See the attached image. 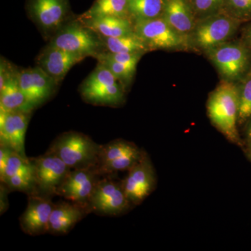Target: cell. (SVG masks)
I'll return each instance as SVG.
<instances>
[{
  "mask_svg": "<svg viewBox=\"0 0 251 251\" xmlns=\"http://www.w3.org/2000/svg\"><path fill=\"white\" fill-rule=\"evenodd\" d=\"M97 59L99 63L108 68L117 80H120V82L125 85L130 82V80H131L136 70V67L127 65L101 57H98Z\"/></svg>",
  "mask_w": 251,
  "mask_h": 251,
  "instance_id": "cell-29",
  "label": "cell"
},
{
  "mask_svg": "<svg viewBox=\"0 0 251 251\" xmlns=\"http://www.w3.org/2000/svg\"><path fill=\"white\" fill-rule=\"evenodd\" d=\"M89 214L91 213L87 206L77 203L69 201L54 204L50 219L49 233L54 235L69 233Z\"/></svg>",
  "mask_w": 251,
  "mask_h": 251,
  "instance_id": "cell-17",
  "label": "cell"
},
{
  "mask_svg": "<svg viewBox=\"0 0 251 251\" xmlns=\"http://www.w3.org/2000/svg\"><path fill=\"white\" fill-rule=\"evenodd\" d=\"M192 3L195 13L204 18L219 13L226 0H192Z\"/></svg>",
  "mask_w": 251,
  "mask_h": 251,
  "instance_id": "cell-30",
  "label": "cell"
},
{
  "mask_svg": "<svg viewBox=\"0 0 251 251\" xmlns=\"http://www.w3.org/2000/svg\"><path fill=\"white\" fill-rule=\"evenodd\" d=\"M99 36L103 47L112 53H144L150 50L141 38L135 32L119 37Z\"/></svg>",
  "mask_w": 251,
  "mask_h": 251,
  "instance_id": "cell-22",
  "label": "cell"
},
{
  "mask_svg": "<svg viewBox=\"0 0 251 251\" xmlns=\"http://www.w3.org/2000/svg\"><path fill=\"white\" fill-rule=\"evenodd\" d=\"M18 84L32 108L45 103L58 84L39 67L16 72Z\"/></svg>",
  "mask_w": 251,
  "mask_h": 251,
  "instance_id": "cell-11",
  "label": "cell"
},
{
  "mask_svg": "<svg viewBox=\"0 0 251 251\" xmlns=\"http://www.w3.org/2000/svg\"><path fill=\"white\" fill-rule=\"evenodd\" d=\"M31 18L46 34H56L64 25L67 19L66 0H32Z\"/></svg>",
  "mask_w": 251,
  "mask_h": 251,
  "instance_id": "cell-15",
  "label": "cell"
},
{
  "mask_svg": "<svg viewBox=\"0 0 251 251\" xmlns=\"http://www.w3.org/2000/svg\"><path fill=\"white\" fill-rule=\"evenodd\" d=\"M80 91L82 99L94 105L120 106L125 100V87L119 82L115 85Z\"/></svg>",
  "mask_w": 251,
  "mask_h": 251,
  "instance_id": "cell-21",
  "label": "cell"
},
{
  "mask_svg": "<svg viewBox=\"0 0 251 251\" xmlns=\"http://www.w3.org/2000/svg\"><path fill=\"white\" fill-rule=\"evenodd\" d=\"M16 72H11L0 90V111L32 112L34 109L20 87Z\"/></svg>",
  "mask_w": 251,
  "mask_h": 251,
  "instance_id": "cell-19",
  "label": "cell"
},
{
  "mask_svg": "<svg viewBox=\"0 0 251 251\" xmlns=\"http://www.w3.org/2000/svg\"><path fill=\"white\" fill-rule=\"evenodd\" d=\"M126 176L121 181L122 187L133 205H138L154 191L156 175L148 153H144L140 161L130 168Z\"/></svg>",
  "mask_w": 251,
  "mask_h": 251,
  "instance_id": "cell-10",
  "label": "cell"
},
{
  "mask_svg": "<svg viewBox=\"0 0 251 251\" xmlns=\"http://www.w3.org/2000/svg\"><path fill=\"white\" fill-rule=\"evenodd\" d=\"M162 17L187 39L196 25L193 9L186 0H165Z\"/></svg>",
  "mask_w": 251,
  "mask_h": 251,
  "instance_id": "cell-18",
  "label": "cell"
},
{
  "mask_svg": "<svg viewBox=\"0 0 251 251\" xmlns=\"http://www.w3.org/2000/svg\"><path fill=\"white\" fill-rule=\"evenodd\" d=\"M82 20L86 27L105 37H119L134 32L133 24L128 18L100 16Z\"/></svg>",
  "mask_w": 251,
  "mask_h": 251,
  "instance_id": "cell-20",
  "label": "cell"
},
{
  "mask_svg": "<svg viewBox=\"0 0 251 251\" xmlns=\"http://www.w3.org/2000/svg\"><path fill=\"white\" fill-rule=\"evenodd\" d=\"M229 13L240 21L251 18V0H226Z\"/></svg>",
  "mask_w": 251,
  "mask_h": 251,
  "instance_id": "cell-31",
  "label": "cell"
},
{
  "mask_svg": "<svg viewBox=\"0 0 251 251\" xmlns=\"http://www.w3.org/2000/svg\"><path fill=\"white\" fill-rule=\"evenodd\" d=\"M100 145L84 133L68 131L54 139L49 151L59 156L72 169L95 168Z\"/></svg>",
  "mask_w": 251,
  "mask_h": 251,
  "instance_id": "cell-2",
  "label": "cell"
},
{
  "mask_svg": "<svg viewBox=\"0 0 251 251\" xmlns=\"http://www.w3.org/2000/svg\"><path fill=\"white\" fill-rule=\"evenodd\" d=\"M247 41L248 44H249V46H250L251 49V27L249 28V30L247 31Z\"/></svg>",
  "mask_w": 251,
  "mask_h": 251,
  "instance_id": "cell-36",
  "label": "cell"
},
{
  "mask_svg": "<svg viewBox=\"0 0 251 251\" xmlns=\"http://www.w3.org/2000/svg\"><path fill=\"white\" fill-rule=\"evenodd\" d=\"M246 135L248 142H251V118L248 121L247 128H246Z\"/></svg>",
  "mask_w": 251,
  "mask_h": 251,
  "instance_id": "cell-35",
  "label": "cell"
},
{
  "mask_svg": "<svg viewBox=\"0 0 251 251\" xmlns=\"http://www.w3.org/2000/svg\"><path fill=\"white\" fill-rule=\"evenodd\" d=\"M144 151L135 144L117 139L100 145L98 162L95 169L100 176L120 171H128L143 156Z\"/></svg>",
  "mask_w": 251,
  "mask_h": 251,
  "instance_id": "cell-5",
  "label": "cell"
},
{
  "mask_svg": "<svg viewBox=\"0 0 251 251\" xmlns=\"http://www.w3.org/2000/svg\"><path fill=\"white\" fill-rule=\"evenodd\" d=\"M132 205L121 181L117 182L108 176L99 179L88 202L90 213L107 216L125 214Z\"/></svg>",
  "mask_w": 251,
  "mask_h": 251,
  "instance_id": "cell-6",
  "label": "cell"
},
{
  "mask_svg": "<svg viewBox=\"0 0 251 251\" xmlns=\"http://www.w3.org/2000/svg\"><path fill=\"white\" fill-rule=\"evenodd\" d=\"M12 191H20L29 195L36 194L35 180L33 176L16 175L1 181Z\"/></svg>",
  "mask_w": 251,
  "mask_h": 251,
  "instance_id": "cell-28",
  "label": "cell"
},
{
  "mask_svg": "<svg viewBox=\"0 0 251 251\" xmlns=\"http://www.w3.org/2000/svg\"><path fill=\"white\" fill-rule=\"evenodd\" d=\"M54 204L50 197L36 194L28 196L27 207L19 219L23 232L33 237L49 233Z\"/></svg>",
  "mask_w": 251,
  "mask_h": 251,
  "instance_id": "cell-13",
  "label": "cell"
},
{
  "mask_svg": "<svg viewBox=\"0 0 251 251\" xmlns=\"http://www.w3.org/2000/svg\"><path fill=\"white\" fill-rule=\"evenodd\" d=\"M165 0H128V15L138 20H150L161 17Z\"/></svg>",
  "mask_w": 251,
  "mask_h": 251,
  "instance_id": "cell-23",
  "label": "cell"
},
{
  "mask_svg": "<svg viewBox=\"0 0 251 251\" xmlns=\"http://www.w3.org/2000/svg\"><path fill=\"white\" fill-rule=\"evenodd\" d=\"M206 53L226 80L234 82L242 80L249 72L250 52L241 43L226 42Z\"/></svg>",
  "mask_w": 251,
  "mask_h": 251,
  "instance_id": "cell-7",
  "label": "cell"
},
{
  "mask_svg": "<svg viewBox=\"0 0 251 251\" xmlns=\"http://www.w3.org/2000/svg\"><path fill=\"white\" fill-rule=\"evenodd\" d=\"M13 150L6 145L0 144V176L4 173L10 154Z\"/></svg>",
  "mask_w": 251,
  "mask_h": 251,
  "instance_id": "cell-34",
  "label": "cell"
},
{
  "mask_svg": "<svg viewBox=\"0 0 251 251\" xmlns=\"http://www.w3.org/2000/svg\"><path fill=\"white\" fill-rule=\"evenodd\" d=\"M11 190L4 183L1 182L0 185V214L2 215L9 209V199L8 196L11 193Z\"/></svg>",
  "mask_w": 251,
  "mask_h": 251,
  "instance_id": "cell-33",
  "label": "cell"
},
{
  "mask_svg": "<svg viewBox=\"0 0 251 251\" xmlns=\"http://www.w3.org/2000/svg\"><path fill=\"white\" fill-rule=\"evenodd\" d=\"M240 20L229 14H217L202 18L191 33L198 49L208 51L227 42L237 32Z\"/></svg>",
  "mask_w": 251,
  "mask_h": 251,
  "instance_id": "cell-3",
  "label": "cell"
},
{
  "mask_svg": "<svg viewBox=\"0 0 251 251\" xmlns=\"http://www.w3.org/2000/svg\"><path fill=\"white\" fill-rule=\"evenodd\" d=\"M49 45L85 58L97 57L103 43L99 34L81 22L69 23L52 36Z\"/></svg>",
  "mask_w": 251,
  "mask_h": 251,
  "instance_id": "cell-4",
  "label": "cell"
},
{
  "mask_svg": "<svg viewBox=\"0 0 251 251\" xmlns=\"http://www.w3.org/2000/svg\"><path fill=\"white\" fill-rule=\"evenodd\" d=\"M239 88V117L238 123L242 125L251 118V72L242 79Z\"/></svg>",
  "mask_w": 251,
  "mask_h": 251,
  "instance_id": "cell-26",
  "label": "cell"
},
{
  "mask_svg": "<svg viewBox=\"0 0 251 251\" xmlns=\"http://www.w3.org/2000/svg\"><path fill=\"white\" fill-rule=\"evenodd\" d=\"M83 59L77 54L49 45L38 56L37 64L59 85L73 66Z\"/></svg>",
  "mask_w": 251,
  "mask_h": 251,
  "instance_id": "cell-16",
  "label": "cell"
},
{
  "mask_svg": "<svg viewBox=\"0 0 251 251\" xmlns=\"http://www.w3.org/2000/svg\"><path fill=\"white\" fill-rule=\"evenodd\" d=\"M133 30L150 50L176 49L184 46L188 40L173 29L162 16L135 21Z\"/></svg>",
  "mask_w": 251,
  "mask_h": 251,
  "instance_id": "cell-9",
  "label": "cell"
},
{
  "mask_svg": "<svg viewBox=\"0 0 251 251\" xmlns=\"http://www.w3.org/2000/svg\"><path fill=\"white\" fill-rule=\"evenodd\" d=\"M143 53H112V52H100L97 55L96 58L101 57V58L108 59L115 62L127 64V65L137 67L140 57Z\"/></svg>",
  "mask_w": 251,
  "mask_h": 251,
  "instance_id": "cell-32",
  "label": "cell"
},
{
  "mask_svg": "<svg viewBox=\"0 0 251 251\" xmlns=\"http://www.w3.org/2000/svg\"><path fill=\"white\" fill-rule=\"evenodd\" d=\"M16 175H30L34 177V167L30 158L23 156L13 150L10 154L4 173L0 176V181Z\"/></svg>",
  "mask_w": 251,
  "mask_h": 251,
  "instance_id": "cell-25",
  "label": "cell"
},
{
  "mask_svg": "<svg viewBox=\"0 0 251 251\" xmlns=\"http://www.w3.org/2000/svg\"><path fill=\"white\" fill-rule=\"evenodd\" d=\"M128 5V0H97L82 19L100 16L127 18Z\"/></svg>",
  "mask_w": 251,
  "mask_h": 251,
  "instance_id": "cell-24",
  "label": "cell"
},
{
  "mask_svg": "<svg viewBox=\"0 0 251 251\" xmlns=\"http://www.w3.org/2000/svg\"><path fill=\"white\" fill-rule=\"evenodd\" d=\"M206 107L208 116L214 126L230 143L242 146L237 129L239 109L238 86L229 81L223 82L209 95Z\"/></svg>",
  "mask_w": 251,
  "mask_h": 251,
  "instance_id": "cell-1",
  "label": "cell"
},
{
  "mask_svg": "<svg viewBox=\"0 0 251 251\" xmlns=\"http://www.w3.org/2000/svg\"><path fill=\"white\" fill-rule=\"evenodd\" d=\"M247 153L251 161V142H248Z\"/></svg>",
  "mask_w": 251,
  "mask_h": 251,
  "instance_id": "cell-37",
  "label": "cell"
},
{
  "mask_svg": "<svg viewBox=\"0 0 251 251\" xmlns=\"http://www.w3.org/2000/svg\"><path fill=\"white\" fill-rule=\"evenodd\" d=\"M30 160L34 167L36 194L50 198L57 196V189L72 168L49 150Z\"/></svg>",
  "mask_w": 251,
  "mask_h": 251,
  "instance_id": "cell-8",
  "label": "cell"
},
{
  "mask_svg": "<svg viewBox=\"0 0 251 251\" xmlns=\"http://www.w3.org/2000/svg\"><path fill=\"white\" fill-rule=\"evenodd\" d=\"M118 82V80L112 74L110 70L99 62L98 66L92 74L82 84L80 90H90L115 85Z\"/></svg>",
  "mask_w": 251,
  "mask_h": 251,
  "instance_id": "cell-27",
  "label": "cell"
},
{
  "mask_svg": "<svg viewBox=\"0 0 251 251\" xmlns=\"http://www.w3.org/2000/svg\"><path fill=\"white\" fill-rule=\"evenodd\" d=\"M31 112L0 111V144L27 157L25 135Z\"/></svg>",
  "mask_w": 251,
  "mask_h": 251,
  "instance_id": "cell-14",
  "label": "cell"
},
{
  "mask_svg": "<svg viewBox=\"0 0 251 251\" xmlns=\"http://www.w3.org/2000/svg\"><path fill=\"white\" fill-rule=\"evenodd\" d=\"M100 177L94 168L72 169L57 189V196L88 207L91 196Z\"/></svg>",
  "mask_w": 251,
  "mask_h": 251,
  "instance_id": "cell-12",
  "label": "cell"
}]
</instances>
